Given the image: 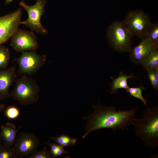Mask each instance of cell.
Wrapping results in <instances>:
<instances>
[{
  "label": "cell",
  "mask_w": 158,
  "mask_h": 158,
  "mask_svg": "<svg viewBox=\"0 0 158 158\" xmlns=\"http://www.w3.org/2000/svg\"><path fill=\"white\" fill-rule=\"evenodd\" d=\"M145 38L148 39L153 44L158 45V23H151L147 30Z\"/></svg>",
  "instance_id": "cell-16"
},
{
  "label": "cell",
  "mask_w": 158,
  "mask_h": 158,
  "mask_svg": "<svg viewBox=\"0 0 158 158\" xmlns=\"http://www.w3.org/2000/svg\"><path fill=\"white\" fill-rule=\"evenodd\" d=\"M142 65L147 71H158V48L153 51Z\"/></svg>",
  "instance_id": "cell-15"
},
{
  "label": "cell",
  "mask_w": 158,
  "mask_h": 158,
  "mask_svg": "<svg viewBox=\"0 0 158 158\" xmlns=\"http://www.w3.org/2000/svg\"><path fill=\"white\" fill-rule=\"evenodd\" d=\"M51 138L63 147L74 145L77 141L76 138H72L65 134L56 137H51Z\"/></svg>",
  "instance_id": "cell-17"
},
{
  "label": "cell",
  "mask_w": 158,
  "mask_h": 158,
  "mask_svg": "<svg viewBox=\"0 0 158 158\" xmlns=\"http://www.w3.org/2000/svg\"><path fill=\"white\" fill-rule=\"evenodd\" d=\"M47 0H36L34 4L29 6L23 1L19 3L20 5L26 11L28 18L26 20L21 21L23 24L30 28L32 31L38 34L46 35L48 31L41 23L42 16L45 12V6Z\"/></svg>",
  "instance_id": "cell-5"
},
{
  "label": "cell",
  "mask_w": 158,
  "mask_h": 158,
  "mask_svg": "<svg viewBox=\"0 0 158 158\" xmlns=\"http://www.w3.org/2000/svg\"><path fill=\"white\" fill-rule=\"evenodd\" d=\"M158 48V45L153 44L145 38L138 45L132 48L130 52V60L135 63L142 65L151 53Z\"/></svg>",
  "instance_id": "cell-11"
},
{
  "label": "cell",
  "mask_w": 158,
  "mask_h": 158,
  "mask_svg": "<svg viewBox=\"0 0 158 158\" xmlns=\"http://www.w3.org/2000/svg\"><path fill=\"white\" fill-rule=\"evenodd\" d=\"M10 59L8 49L2 45H0V70L6 68Z\"/></svg>",
  "instance_id": "cell-18"
},
{
  "label": "cell",
  "mask_w": 158,
  "mask_h": 158,
  "mask_svg": "<svg viewBox=\"0 0 158 158\" xmlns=\"http://www.w3.org/2000/svg\"><path fill=\"white\" fill-rule=\"evenodd\" d=\"M22 10L15 11L0 17V45L11 39L20 24Z\"/></svg>",
  "instance_id": "cell-7"
},
{
  "label": "cell",
  "mask_w": 158,
  "mask_h": 158,
  "mask_svg": "<svg viewBox=\"0 0 158 158\" xmlns=\"http://www.w3.org/2000/svg\"><path fill=\"white\" fill-rule=\"evenodd\" d=\"M134 77L133 75H124L122 72H121L119 76L113 80L111 84L110 94H116L118 89H120L126 90L129 87L127 83L128 80Z\"/></svg>",
  "instance_id": "cell-14"
},
{
  "label": "cell",
  "mask_w": 158,
  "mask_h": 158,
  "mask_svg": "<svg viewBox=\"0 0 158 158\" xmlns=\"http://www.w3.org/2000/svg\"><path fill=\"white\" fill-rule=\"evenodd\" d=\"M16 157L13 147L5 145L0 149V158H13Z\"/></svg>",
  "instance_id": "cell-21"
},
{
  "label": "cell",
  "mask_w": 158,
  "mask_h": 158,
  "mask_svg": "<svg viewBox=\"0 0 158 158\" xmlns=\"http://www.w3.org/2000/svg\"><path fill=\"white\" fill-rule=\"evenodd\" d=\"M44 143L50 146L51 148L50 152L53 157L61 156L67 152L64 150L63 146L59 144L51 143L49 142H45Z\"/></svg>",
  "instance_id": "cell-20"
},
{
  "label": "cell",
  "mask_w": 158,
  "mask_h": 158,
  "mask_svg": "<svg viewBox=\"0 0 158 158\" xmlns=\"http://www.w3.org/2000/svg\"><path fill=\"white\" fill-rule=\"evenodd\" d=\"M46 60L44 55L38 54L34 51H23L17 60L19 72L25 74H33L44 64Z\"/></svg>",
  "instance_id": "cell-8"
},
{
  "label": "cell",
  "mask_w": 158,
  "mask_h": 158,
  "mask_svg": "<svg viewBox=\"0 0 158 158\" xmlns=\"http://www.w3.org/2000/svg\"><path fill=\"white\" fill-rule=\"evenodd\" d=\"M145 87L142 86L137 87H129L126 90V91L129 93L131 96L133 97L140 100L146 106H147V100L142 95V90Z\"/></svg>",
  "instance_id": "cell-19"
},
{
  "label": "cell",
  "mask_w": 158,
  "mask_h": 158,
  "mask_svg": "<svg viewBox=\"0 0 158 158\" xmlns=\"http://www.w3.org/2000/svg\"><path fill=\"white\" fill-rule=\"evenodd\" d=\"M136 136L151 149L158 145V107L147 108L142 117L135 118L132 124Z\"/></svg>",
  "instance_id": "cell-2"
},
{
  "label": "cell",
  "mask_w": 158,
  "mask_h": 158,
  "mask_svg": "<svg viewBox=\"0 0 158 158\" xmlns=\"http://www.w3.org/2000/svg\"><path fill=\"white\" fill-rule=\"evenodd\" d=\"M123 22L133 36L142 40L145 38L147 30L152 23L147 14L141 10L129 11Z\"/></svg>",
  "instance_id": "cell-6"
},
{
  "label": "cell",
  "mask_w": 158,
  "mask_h": 158,
  "mask_svg": "<svg viewBox=\"0 0 158 158\" xmlns=\"http://www.w3.org/2000/svg\"><path fill=\"white\" fill-rule=\"evenodd\" d=\"M11 38L10 45L17 52L34 51L39 46L37 37L32 31L18 29Z\"/></svg>",
  "instance_id": "cell-9"
},
{
  "label": "cell",
  "mask_w": 158,
  "mask_h": 158,
  "mask_svg": "<svg viewBox=\"0 0 158 158\" xmlns=\"http://www.w3.org/2000/svg\"><path fill=\"white\" fill-rule=\"evenodd\" d=\"M53 157L50 152L44 147L41 150L34 152L30 155L29 158H51Z\"/></svg>",
  "instance_id": "cell-24"
},
{
  "label": "cell",
  "mask_w": 158,
  "mask_h": 158,
  "mask_svg": "<svg viewBox=\"0 0 158 158\" xmlns=\"http://www.w3.org/2000/svg\"><path fill=\"white\" fill-rule=\"evenodd\" d=\"M21 127L17 128L14 124L8 122L1 126V137L5 146L11 147L13 145L17 133Z\"/></svg>",
  "instance_id": "cell-13"
},
{
  "label": "cell",
  "mask_w": 158,
  "mask_h": 158,
  "mask_svg": "<svg viewBox=\"0 0 158 158\" xmlns=\"http://www.w3.org/2000/svg\"><path fill=\"white\" fill-rule=\"evenodd\" d=\"M20 111L16 107L11 106L7 107L5 111V115L8 118L14 119L17 118L20 114Z\"/></svg>",
  "instance_id": "cell-23"
},
{
  "label": "cell",
  "mask_w": 158,
  "mask_h": 158,
  "mask_svg": "<svg viewBox=\"0 0 158 158\" xmlns=\"http://www.w3.org/2000/svg\"><path fill=\"white\" fill-rule=\"evenodd\" d=\"M16 77L14 66L0 71V99H5L9 96L10 87Z\"/></svg>",
  "instance_id": "cell-12"
},
{
  "label": "cell",
  "mask_w": 158,
  "mask_h": 158,
  "mask_svg": "<svg viewBox=\"0 0 158 158\" xmlns=\"http://www.w3.org/2000/svg\"><path fill=\"white\" fill-rule=\"evenodd\" d=\"M11 96L20 104L29 105L36 103L39 98L40 88L34 80L25 76L16 81Z\"/></svg>",
  "instance_id": "cell-4"
},
{
  "label": "cell",
  "mask_w": 158,
  "mask_h": 158,
  "mask_svg": "<svg viewBox=\"0 0 158 158\" xmlns=\"http://www.w3.org/2000/svg\"><path fill=\"white\" fill-rule=\"evenodd\" d=\"M40 144L38 138L34 134L22 133L16 139L13 147L16 157H23L36 151Z\"/></svg>",
  "instance_id": "cell-10"
},
{
  "label": "cell",
  "mask_w": 158,
  "mask_h": 158,
  "mask_svg": "<svg viewBox=\"0 0 158 158\" xmlns=\"http://www.w3.org/2000/svg\"><path fill=\"white\" fill-rule=\"evenodd\" d=\"M148 76L152 88L157 90L158 89V71H149Z\"/></svg>",
  "instance_id": "cell-22"
},
{
  "label": "cell",
  "mask_w": 158,
  "mask_h": 158,
  "mask_svg": "<svg viewBox=\"0 0 158 158\" xmlns=\"http://www.w3.org/2000/svg\"><path fill=\"white\" fill-rule=\"evenodd\" d=\"M2 145L1 144V141H0V149L2 147Z\"/></svg>",
  "instance_id": "cell-27"
},
{
  "label": "cell",
  "mask_w": 158,
  "mask_h": 158,
  "mask_svg": "<svg viewBox=\"0 0 158 158\" xmlns=\"http://www.w3.org/2000/svg\"><path fill=\"white\" fill-rule=\"evenodd\" d=\"M5 107V105L4 104H0V114Z\"/></svg>",
  "instance_id": "cell-25"
},
{
  "label": "cell",
  "mask_w": 158,
  "mask_h": 158,
  "mask_svg": "<svg viewBox=\"0 0 158 158\" xmlns=\"http://www.w3.org/2000/svg\"><path fill=\"white\" fill-rule=\"evenodd\" d=\"M107 39L111 48L120 52H130L131 50V39L133 36L122 21H115L108 27Z\"/></svg>",
  "instance_id": "cell-3"
},
{
  "label": "cell",
  "mask_w": 158,
  "mask_h": 158,
  "mask_svg": "<svg viewBox=\"0 0 158 158\" xmlns=\"http://www.w3.org/2000/svg\"><path fill=\"white\" fill-rule=\"evenodd\" d=\"M92 106L93 109L92 113L83 117L87 122L83 138L92 131L101 129L109 128L114 132L118 130L128 129L136 118L137 108L117 110L114 106L105 107L101 105L99 102Z\"/></svg>",
  "instance_id": "cell-1"
},
{
  "label": "cell",
  "mask_w": 158,
  "mask_h": 158,
  "mask_svg": "<svg viewBox=\"0 0 158 158\" xmlns=\"http://www.w3.org/2000/svg\"><path fill=\"white\" fill-rule=\"evenodd\" d=\"M13 0H5V4L7 5L10 3L12 2Z\"/></svg>",
  "instance_id": "cell-26"
}]
</instances>
